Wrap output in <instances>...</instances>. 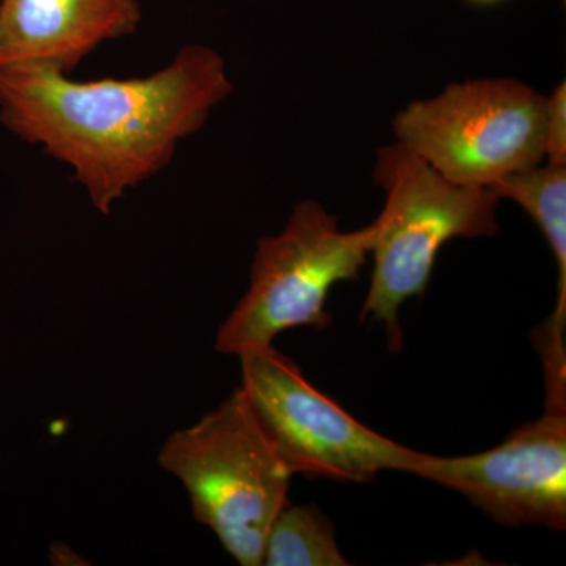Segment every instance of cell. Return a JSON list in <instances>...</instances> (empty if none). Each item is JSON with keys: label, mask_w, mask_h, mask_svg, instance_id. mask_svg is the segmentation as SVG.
Segmentation results:
<instances>
[{"label": "cell", "mask_w": 566, "mask_h": 566, "mask_svg": "<svg viewBox=\"0 0 566 566\" xmlns=\"http://www.w3.org/2000/svg\"><path fill=\"white\" fill-rule=\"evenodd\" d=\"M374 180L386 192V205L374 221V273L360 322L381 323L398 352L401 305L423 296L447 241L499 232L501 199L490 188L446 180L398 142L379 148Z\"/></svg>", "instance_id": "cell-3"}, {"label": "cell", "mask_w": 566, "mask_h": 566, "mask_svg": "<svg viewBox=\"0 0 566 566\" xmlns=\"http://www.w3.org/2000/svg\"><path fill=\"white\" fill-rule=\"evenodd\" d=\"M499 199L520 205L545 234L557 264V304L549 319L536 329L534 344L539 356L566 357V166L551 164L510 175L490 186Z\"/></svg>", "instance_id": "cell-9"}, {"label": "cell", "mask_w": 566, "mask_h": 566, "mask_svg": "<svg viewBox=\"0 0 566 566\" xmlns=\"http://www.w3.org/2000/svg\"><path fill=\"white\" fill-rule=\"evenodd\" d=\"M238 357L241 389L293 475L365 483L385 471L408 474L423 457L354 419L273 345Z\"/></svg>", "instance_id": "cell-6"}, {"label": "cell", "mask_w": 566, "mask_h": 566, "mask_svg": "<svg viewBox=\"0 0 566 566\" xmlns=\"http://www.w3.org/2000/svg\"><path fill=\"white\" fill-rule=\"evenodd\" d=\"M233 92L222 55L188 44L150 76L74 81L50 66H0V123L65 164L107 216L174 161Z\"/></svg>", "instance_id": "cell-1"}, {"label": "cell", "mask_w": 566, "mask_h": 566, "mask_svg": "<svg viewBox=\"0 0 566 566\" xmlns=\"http://www.w3.org/2000/svg\"><path fill=\"white\" fill-rule=\"evenodd\" d=\"M158 463L180 480L193 517L238 564L262 565L268 531L289 504L293 472L241 387L199 422L170 434Z\"/></svg>", "instance_id": "cell-2"}, {"label": "cell", "mask_w": 566, "mask_h": 566, "mask_svg": "<svg viewBox=\"0 0 566 566\" xmlns=\"http://www.w3.org/2000/svg\"><path fill=\"white\" fill-rule=\"evenodd\" d=\"M374 240V222L342 232L337 218L322 205L297 203L281 233L256 243L248 292L219 327L216 349L238 356L273 345L293 327L331 326V289L359 277Z\"/></svg>", "instance_id": "cell-4"}, {"label": "cell", "mask_w": 566, "mask_h": 566, "mask_svg": "<svg viewBox=\"0 0 566 566\" xmlns=\"http://www.w3.org/2000/svg\"><path fill=\"white\" fill-rule=\"evenodd\" d=\"M408 474L463 494L504 526L566 527V408H546L502 444L468 457H423Z\"/></svg>", "instance_id": "cell-7"}, {"label": "cell", "mask_w": 566, "mask_h": 566, "mask_svg": "<svg viewBox=\"0 0 566 566\" xmlns=\"http://www.w3.org/2000/svg\"><path fill=\"white\" fill-rule=\"evenodd\" d=\"M472 6L479 7H493L499 6V3L505 2V0H468Z\"/></svg>", "instance_id": "cell-12"}, {"label": "cell", "mask_w": 566, "mask_h": 566, "mask_svg": "<svg viewBox=\"0 0 566 566\" xmlns=\"http://www.w3.org/2000/svg\"><path fill=\"white\" fill-rule=\"evenodd\" d=\"M142 18L139 0H2L0 66L73 73L103 44L133 35Z\"/></svg>", "instance_id": "cell-8"}, {"label": "cell", "mask_w": 566, "mask_h": 566, "mask_svg": "<svg viewBox=\"0 0 566 566\" xmlns=\"http://www.w3.org/2000/svg\"><path fill=\"white\" fill-rule=\"evenodd\" d=\"M0 2H2V0H0Z\"/></svg>", "instance_id": "cell-13"}, {"label": "cell", "mask_w": 566, "mask_h": 566, "mask_svg": "<svg viewBox=\"0 0 566 566\" xmlns=\"http://www.w3.org/2000/svg\"><path fill=\"white\" fill-rule=\"evenodd\" d=\"M547 96L510 77L450 84L395 115V137L446 180L490 188L545 159Z\"/></svg>", "instance_id": "cell-5"}, {"label": "cell", "mask_w": 566, "mask_h": 566, "mask_svg": "<svg viewBox=\"0 0 566 566\" xmlns=\"http://www.w3.org/2000/svg\"><path fill=\"white\" fill-rule=\"evenodd\" d=\"M545 159L566 166V82H560L546 98Z\"/></svg>", "instance_id": "cell-11"}, {"label": "cell", "mask_w": 566, "mask_h": 566, "mask_svg": "<svg viewBox=\"0 0 566 566\" xmlns=\"http://www.w3.org/2000/svg\"><path fill=\"white\" fill-rule=\"evenodd\" d=\"M262 565L345 566L348 560L322 510L289 502L268 531Z\"/></svg>", "instance_id": "cell-10"}]
</instances>
